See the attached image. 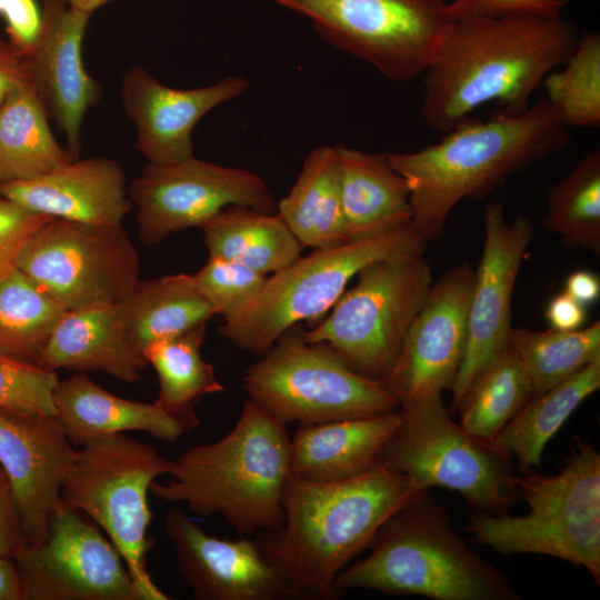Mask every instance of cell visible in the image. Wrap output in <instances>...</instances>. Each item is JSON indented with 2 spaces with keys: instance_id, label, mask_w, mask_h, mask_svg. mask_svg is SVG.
Here are the masks:
<instances>
[{
  "instance_id": "7c38bea8",
  "label": "cell",
  "mask_w": 600,
  "mask_h": 600,
  "mask_svg": "<svg viewBox=\"0 0 600 600\" xmlns=\"http://www.w3.org/2000/svg\"><path fill=\"white\" fill-rule=\"evenodd\" d=\"M392 81L423 76L454 20L444 0H273Z\"/></svg>"
},
{
  "instance_id": "3957f363",
  "label": "cell",
  "mask_w": 600,
  "mask_h": 600,
  "mask_svg": "<svg viewBox=\"0 0 600 600\" xmlns=\"http://www.w3.org/2000/svg\"><path fill=\"white\" fill-rule=\"evenodd\" d=\"M570 144L568 128L543 98L519 114L472 117L417 151L386 153L407 180L411 226L428 242L440 238L463 199L481 200L507 179Z\"/></svg>"
},
{
  "instance_id": "4fadbf2b",
  "label": "cell",
  "mask_w": 600,
  "mask_h": 600,
  "mask_svg": "<svg viewBox=\"0 0 600 600\" xmlns=\"http://www.w3.org/2000/svg\"><path fill=\"white\" fill-rule=\"evenodd\" d=\"M16 268L67 310L117 303L140 280L139 254L122 224L51 218L26 243Z\"/></svg>"
},
{
  "instance_id": "ac0fdd59",
  "label": "cell",
  "mask_w": 600,
  "mask_h": 600,
  "mask_svg": "<svg viewBox=\"0 0 600 600\" xmlns=\"http://www.w3.org/2000/svg\"><path fill=\"white\" fill-rule=\"evenodd\" d=\"M77 453L56 416L0 407V467L17 502L24 542L48 536Z\"/></svg>"
},
{
  "instance_id": "74e56055",
  "label": "cell",
  "mask_w": 600,
  "mask_h": 600,
  "mask_svg": "<svg viewBox=\"0 0 600 600\" xmlns=\"http://www.w3.org/2000/svg\"><path fill=\"white\" fill-rule=\"evenodd\" d=\"M192 278L216 313L227 317L257 297L268 277L234 261L209 257Z\"/></svg>"
},
{
  "instance_id": "30bf717a",
  "label": "cell",
  "mask_w": 600,
  "mask_h": 600,
  "mask_svg": "<svg viewBox=\"0 0 600 600\" xmlns=\"http://www.w3.org/2000/svg\"><path fill=\"white\" fill-rule=\"evenodd\" d=\"M292 327L252 363L243 377L248 399L286 423H321L399 409L381 380L351 369L326 343L308 342Z\"/></svg>"
},
{
  "instance_id": "44dd1931",
  "label": "cell",
  "mask_w": 600,
  "mask_h": 600,
  "mask_svg": "<svg viewBox=\"0 0 600 600\" xmlns=\"http://www.w3.org/2000/svg\"><path fill=\"white\" fill-rule=\"evenodd\" d=\"M241 76H227L213 84L177 89L158 81L147 69L133 66L121 78L120 99L136 129V148L154 163L194 157L192 132L212 109L246 91Z\"/></svg>"
},
{
  "instance_id": "8d00e7d4",
  "label": "cell",
  "mask_w": 600,
  "mask_h": 600,
  "mask_svg": "<svg viewBox=\"0 0 600 600\" xmlns=\"http://www.w3.org/2000/svg\"><path fill=\"white\" fill-rule=\"evenodd\" d=\"M560 67L549 72L542 81L544 99L567 128H599V32L580 31L572 52Z\"/></svg>"
},
{
  "instance_id": "5bb4252c",
  "label": "cell",
  "mask_w": 600,
  "mask_h": 600,
  "mask_svg": "<svg viewBox=\"0 0 600 600\" xmlns=\"http://www.w3.org/2000/svg\"><path fill=\"white\" fill-rule=\"evenodd\" d=\"M137 207V227L144 243L208 220L230 206L267 213L277 203L264 180L246 169L224 167L191 157L172 163L148 162L128 189Z\"/></svg>"
},
{
  "instance_id": "7bdbcfd3",
  "label": "cell",
  "mask_w": 600,
  "mask_h": 600,
  "mask_svg": "<svg viewBox=\"0 0 600 600\" xmlns=\"http://www.w3.org/2000/svg\"><path fill=\"white\" fill-rule=\"evenodd\" d=\"M23 543L17 502L8 477L0 467V557L14 559Z\"/></svg>"
},
{
  "instance_id": "6da1fadb",
  "label": "cell",
  "mask_w": 600,
  "mask_h": 600,
  "mask_svg": "<svg viewBox=\"0 0 600 600\" xmlns=\"http://www.w3.org/2000/svg\"><path fill=\"white\" fill-rule=\"evenodd\" d=\"M579 32L561 17L454 20L423 73L426 124L444 133L491 102L506 114L526 111L544 77L566 62Z\"/></svg>"
},
{
  "instance_id": "f6af8a7d",
  "label": "cell",
  "mask_w": 600,
  "mask_h": 600,
  "mask_svg": "<svg viewBox=\"0 0 600 600\" xmlns=\"http://www.w3.org/2000/svg\"><path fill=\"white\" fill-rule=\"evenodd\" d=\"M544 316L551 329L573 331L584 327L588 313L586 306L563 291L550 299Z\"/></svg>"
},
{
  "instance_id": "9a60e30c",
  "label": "cell",
  "mask_w": 600,
  "mask_h": 600,
  "mask_svg": "<svg viewBox=\"0 0 600 600\" xmlns=\"http://www.w3.org/2000/svg\"><path fill=\"white\" fill-rule=\"evenodd\" d=\"M14 561L26 600H144L98 524L63 504L46 539L24 542Z\"/></svg>"
},
{
  "instance_id": "ffe728a7",
  "label": "cell",
  "mask_w": 600,
  "mask_h": 600,
  "mask_svg": "<svg viewBox=\"0 0 600 600\" xmlns=\"http://www.w3.org/2000/svg\"><path fill=\"white\" fill-rule=\"evenodd\" d=\"M43 2L40 32L24 57L49 118L64 136L68 151L77 158L84 117L101 96L100 84L86 70L82 59L92 13L60 0Z\"/></svg>"
},
{
  "instance_id": "d6a6232c",
  "label": "cell",
  "mask_w": 600,
  "mask_h": 600,
  "mask_svg": "<svg viewBox=\"0 0 600 600\" xmlns=\"http://www.w3.org/2000/svg\"><path fill=\"white\" fill-rule=\"evenodd\" d=\"M68 310L18 268L0 280V353L38 364Z\"/></svg>"
},
{
  "instance_id": "52a82bcc",
  "label": "cell",
  "mask_w": 600,
  "mask_h": 600,
  "mask_svg": "<svg viewBox=\"0 0 600 600\" xmlns=\"http://www.w3.org/2000/svg\"><path fill=\"white\" fill-rule=\"evenodd\" d=\"M398 411L399 423L380 464L424 489L459 492L474 512L508 513L519 498L510 456L454 422L441 392L402 401Z\"/></svg>"
},
{
  "instance_id": "d6986e66",
  "label": "cell",
  "mask_w": 600,
  "mask_h": 600,
  "mask_svg": "<svg viewBox=\"0 0 600 600\" xmlns=\"http://www.w3.org/2000/svg\"><path fill=\"white\" fill-rule=\"evenodd\" d=\"M163 529L174 547L177 570L198 600H279L287 584L258 540L222 539L209 534L173 507Z\"/></svg>"
},
{
  "instance_id": "8fae6325",
  "label": "cell",
  "mask_w": 600,
  "mask_h": 600,
  "mask_svg": "<svg viewBox=\"0 0 600 600\" xmlns=\"http://www.w3.org/2000/svg\"><path fill=\"white\" fill-rule=\"evenodd\" d=\"M330 313L309 331L356 372L383 380L432 284L423 253L382 259L362 268Z\"/></svg>"
},
{
  "instance_id": "2e32d148",
  "label": "cell",
  "mask_w": 600,
  "mask_h": 600,
  "mask_svg": "<svg viewBox=\"0 0 600 600\" xmlns=\"http://www.w3.org/2000/svg\"><path fill=\"white\" fill-rule=\"evenodd\" d=\"M484 241L471 289L468 344L459 370L449 411L457 413L477 376L510 342L512 298L533 227L526 216L508 220L499 202L483 211Z\"/></svg>"
},
{
  "instance_id": "836d02e7",
  "label": "cell",
  "mask_w": 600,
  "mask_h": 600,
  "mask_svg": "<svg viewBox=\"0 0 600 600\" xmlns=\"http://www.w3.org/2000/svg\"><path fill=\"white\" fill-rule=\"evenodd\" d=\"M509 344L539 396L600 359V321L573 331L512 328Z\"/></svg>"
},
{
  "instance_id": "7dc6e473",
  "label": "cell",
  "mask_w": 600,
  "mask_h": 600,
  "mask_svg": "<svg viewBox=\"0 0 600 600\" xmlns=\"http://www.w3.org/2000/svg\"><path fill=\"white\" fill-rule=\"evenodd\" d=\"M0 600H26L14 559L0 557Z\"/></svg>"
},
{
  "instance_id": "4316f807",
  "label": "cell",
  "mask_w": 600,
  "mask_h": 600,
  "mask_svg": "<svg viewBox=\"0 0 600 600\" xmlns=\"http://www.w3.org/2000/svg\"><path fill=\"white\" fill-rule=\"evenodd\" d=\"M114 306L128 338L141 352L156 341L186 332L217 316L192 274L186 273L139 280Z\"/></svg>"
},
{
  "instance_id": "ab89813d",
  "label": "cell",
  "mask_w": 600,
  "mask_h": 600,
  "mask_svg": "<svg viewBox=\"0 0 600 600\" xmlns=\"http://www.w3.org/2000/svg\"><path fill=\"white\" fill-rule=\"evenodd\" d=\"M50 219L0 194V280L16 268L26 243Z\"/></svg>"
},
{
  "instance_id": "f35d334b",
  "label": "cell",
  "mask_w": 600,
  "mask_h": 600,
  "mask_svg": "<svg viewBox=\"0 0 600 600\" xmlns=\"http://www.w3.org/2000/svg\"><path fill=\"white\" fill-rule=\"evenodd\" d=\"M56 371L0 353V407L33 414L56 416Z\"/></svg>"
},
{
  "instance_id": "7402d4cb",
  "label": "cell",
  "mask_w": 600,
  "mask_h": 600,
  "mask_svg": "<svg viewBox=\"0 0 600 600\" xmlns=\"http://www.w3.org/2000/svg\"><path fill=\"white\" fill-rule=\"evenodd\" d=\"M0 194L53 219L122 224L132 202L122 167L97 157L73 159L41 176L0 183Z\"/></svg>"
},
{
  "instance_id": "c3c4849f",
  "label": "cell",
  "mask_w": 600,
  "mask_h": 600,
  "mask_svg": "<svg viewBox=\"0 0 600 600\" xmlns=\"http://www.w3.org/2000/svg\"><path fill=\"white\" fill-rule=\"evenodd\" d=\"M43 1H47V0H43ZM60 1L67 3L68 6L74 7L77 9L93 13L96 9L106 4L110 0H60Z\"/></svg>"
},
{
  "instance_id": "e0dca14e",
  "label": "cell",
  "mask_w": 600,
  "mask_h": 600,
  "mask_svg": "<svg viewBox=\"0 0 600 600\" xmlns=\"http://www.w3.org/2000/svg\"><path fill=\"white\" fill-rule=\"evenodd\" d=\"M474 269L461 262L432 282L383 378L400 402L453 388L468 344Z\"/></svg>"
},
{
  "instance_id": "f546056e",
  "label": "cell",
  "mask_w": 600,
  "mask_h": 600,
  "mask_svg": "<svg viewBox=\"0 0 600 600\" xmlns=\"http://www.w3.org/2000/svg\"><path fill=\"white\" fill-rule=\"evenodd\" d=\"M277 210L303 248L324 249L349 241L334 147H318L306 158Z\"/></svg>"
},
{
  "instance_id": "60d3db41",
  "label": "cell",
  "mask_w": 600,
  "mask_h": 600,
  "mask_svg": "<svg viewBox=\"0 0 600 600\" xmlns=\"http://www.w3.org/2000/svg\"><path fill=\"white\" fill-rule=\"evenodd\" d=\"M571 0H454L448 3L453 20L507 16L561 17Z\"/></svg>"
},
{
  "instance_id": "ee69618b",
  "label": "cell",
  "mask_w": 600,
  "mask_h": 600,
  "mask_svg": "<svg viewBox=\"0 0 600 600\" xmlns=\"http://www.w3.org/2000/svg\"><path fill=\"white\" fill-rule=\"evenodd\" d=\"M31 81L24 54L8 39L0 38V104L17 87Z\"/></svg>"
},
{
  "instance_id": "83f0119b",
  "label": "cell",
  "mask_w": 600,
  "mask_h": 600,
  "mask_svg": "<svg viewBox=\"0 0 600 600\" xmlns=\"http://www.w3.org/2000/svg\"><path fill=\"white\" fill-rule=\"evenodd\" d=\"M209 257L274 273L301 257L303 246L278 213L230 206L202 227Z\"/></svg>"
},
{
  "instance_id": "f1b7e54d",
  "label": "cell",
  "mask_w": 600,
  "mask_h": 600,
  "mask_svg": "<svg viewBox=\"0 0 600 600\" xmlns=\"http://www.w3.org/2000/svg\"><path fill=\"white\" fill-rule=\"evenodd\" d=\"M49 119L31 81L0 104V183L31 179L77 159L57 141Z\"/></svg>"
},
{
  "instance_id": "b9f144b4",
  "label": "cell",
  "mask_w": 600,
  "mask_h": 600,
  "mask_svg": "<svg viewBox=\"0 0 600 600\" xmlns=\"http://www.w3.org/2000/svg\"><path fill=\"white\" fill-rule=\"evenodd\" d=\"M2 17L8 40L23 54L28 53L41 28L42 13L36 0H9Z\"/></svg>"
},
{
  "instance_id": "d4e9b609",
  "label": "cell",
  "mask_w": 600,
  "mask_h": 600,
  "mask_svg": "<svg viewBox=\"0 0 600 600\" xmlns=\"http://www.w3.org/2000/svg\"><path fill=\"white\" fill-rule=\"evenodd\" d=\"M56 417L73 446H86L126 431H143L167 442L184 430L156 401L128 400L93 382L87 372L58 380L53 390Z\"/></svg>"
},
{
  "instance_id": "ba28073f",
  "label": "cell",
  "mask_w": 600,
  "mask_h": 600,
  "mask_svg": "<svg viewBox=\"0 0 600 600\" xmlns=\"http://www.w3.org/2000/svg\"><path fill=\"white\" fill-rule=\"evenodd\" d=\"M427 241L411 224L316 249L267 278L261 291L237 312L223 317L219 333L259 357L298 322L316 320L338 301L348 282L382 259L424 253Z\"/></svg>"
},
{
  "instance_id": "484cf974",
  "label": "cell",
  "mask_w": 600,
  "mask_h": 600,
  "mask_svg": "<svg viewBox=\"0 0 600 600\" xmlns=\"http://www.w3.org/2000/svg\"><path fill=\"white\" fill-rule=\"evenodd\" d=\"M348 239L359 240L411 224L407 180L386 153L334 146Z\"/></svg>"
},
{
  "instance_id": "277c9868",
  "label": "cell",
  "mask_w": 600,
  "mask_h": 600,
  "mask_svg": "<svg viewBox=\"0 0 600 600\" xmlns=\"http://www.w3.org/2000/svg\"><path fill=\"white\" fill-rule=\"evenodd\" d=\"M290 440L286 423L248 399L227 434L169 460L168 479L153 481L150 493L199 517L219 516L241 537L274 530L283 519Z\"/></svg>"
},
{
  "instance_id": "cb8c5ba5",
  "label": "cell",
  "mask_w": 600,
  "mask_h": 600,
  "mask_svg": "<svg viewBox=\"0 0 600 600\" xmlns=\"http://www.w3.org/2000/svg\"><path fill=\"white\" fill-rule=\"evenodd\" d=\"M130 341L113 304L68 310L56 326L39 366L56 371H101L133 383L147 366Z\"/></svg>"
},
{
  "instance_id": "4dcf8cb0",
  "label": "cell",
  "mask_w": 600,
  "mask_h": 600,
  "mask_svg": "<svg viewBox=\"0 0 600 600\" xmlns=\"http://www.w3.org/2000/svg\"><path fill=\"white\" fill-rule=\"evenodd\" d=\"M600 388V359L548 391L531 397L490 440L496 451L517 458L521 473L540 466L548 441L588 397Z\"/></svg>"
},
{
  "instance_id": "603a6c76",
  "label": "cell",
  "mask_w": 600,
  "mask_h": 600,
  "mask_svg": "<svg viewBox=\"0 0 600 600\" xmlns=\"http://www.w3.org/2000/svg\"><path fill=\"white\" fill-rule=\"evenodd\" d=\"M399 411L302 424L290 440L291 476L312 482H338L361 476L380 462L399 423Z\"/></svg>"
},
{
  "instance_id": "7a4b0ae2",
  "label": "cell",
  "mask_w": 600,
  "mask_h": 600,
  "mask_svg": "<svg viewBox=\"0 0 600 600\" xmlns=\"http://www.w3.org/2000/svg\"><path fill=\"white\" fill-rule=\"evenodd\" d=\"M428 489L382 464L356 478L312 482L289 476L279 528L258 534L289 597L327 600L336 580L368 549L386 520Z\"/></svg>"
},
{
  "instance_id": "e575fe53",
  "label": "cell",
  "mask_w": 600,
  "mask_h": 600,
  "mask_svg": "<svg viewBox=\"0 0 600 600\" xmlns=\"http://www.w3.org/2000/svg\"><path fill=\"white\" fill-rule=\"evenodd\" d=\"M543 226L569 249L600 254V150L588 151L550 187Z\"/></svg>"
},
{
  "instance_id": "d590c367",
  "label": "cell",
  "mask_w": 600,
  "mask_h": 600,
  "mask_svg": "<svg viewBox=\"0 0 600 600\" xmlns=\"http://www.w3.org/2000/svg\"><path fill=\"white\" fill-rule=\"evenodd\" d=\"M532 397L527 372L510 344L474 379L459 409L460 424L489 442Z\"/></svg>"
},
{
  "instance_id": "5b68a950",
  "label": "cell",
  "mask_w": 600,
  "mask_h": 600,
  "mask_svg": "<svg viewBox=\"0 0 600 600\" xmlns=\"http://www.w3.org/2000/svg\"><path fill=\"white\" fill-rule=\"evenodd\" d=\"M368 549L338 576V594L370 589L434 600L520 599L512 583L467 546L430 490L390 516Z\"/></svg>"
},
{
  "instance_id": "bcb514c9",
  "label": "cell",
  "mask_w": 600,
  "mask_h": 600,
  "mask_svg": "<svg viewBox=\"0 0 600 600\" xmlns=\"http://www.w3.org/2000/svg\"><path fill=\"white\" fill-rule=\"evenodd\" d=\"M564 291L588 307L600 297V279L590 270H577L567 277Z\"/></svg>"
},
{
  "instance_id": "9c48e42d",
  "label": "cell",
  "mask_w": 600,
  "mask_h": 600,
  "mask_svg": "<svg viewBox=\"0 0 600 600\" xmlns=\"http://www.w3.org/2000/svg\"><path fill=\"white\" fill-rule=\"evenodd\" d=\"M169 460L124 432L78 450L61 494V504L89 517L116 547L144 600H168L152 580L147 556L152 513L150 486L166 476Z\"/></svg>"
},
{
  "instance_id": "8992f818",
  "label": "cell",
  "mask_w": 600,
  "mask_h": 600,
  "mask_svg": "<svg viewBox=\"0 0 600 600\" xmlns=\"http://www.w3.org/2000/svg\"><path fill=\"white\" fill-rule=\"evenodd\" d=\"M557 474L529 470L516 476L524 516L474 512L466 530L503 554L532 553L583 567L600 584V453L586 438Z\"/></svg>"
},
{
  "instance_id": "1f68e13d",
  "label": "cell",
  "mask_w": 600,
  "mask_h": 600,
  "mask_svg": "<svg viewBox=\"0 0 600 600\" xmlns=\"http://www.w3.org/2000/svg\"><path fill=\"white\" fill-rule=\"evenodd\" d=\"M206 324L197 326L174 337L156 341L142 350L159 379L156 402L184 430L199 426L196 404L206 394L223 391L212 364L201 354Z\"/></svg>"
},
{
  "instance_id": "681fc988",
  "label": "cell",
  "mask_w": 600,
  "mask_h": 600,
  "mask_svg": "<svg viewBox=\"0 0 600 600\" xmlns=\"http://www.w3.org/2000/svg\"><path fill=\"white\" fill-rule=\"evenodd\" d=\"M9 0H0V14H2Z\"/></svg>"
}]
</instances>
